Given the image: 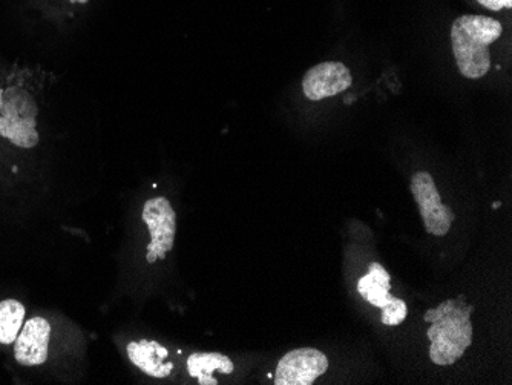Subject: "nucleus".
Returning <instances> with one entry per match:
<instances>
[{
    "mask_svg": "<svg viewBox=\"0 0 512 385\" xmlns=\"http://www.w3.org/2000/svg\"><path fill=\"white\" fill-rule=\"evenodd\" d=\"M499 20L480 14L457 17L451 27V45L460 74L482 79L491 70L490 47L502 36Z\"/></svg>",
    "mask_w": 512,
    "mask_h": 385,
    "instance_id": "f257e3e1",
    "label": "nucleus"
},
{
    "mask_svg": "<svg viewBox=\"0 0 512 385\" xmlns=\"http://www.w3.org/2000/svg\"><path fill=\"white\" fill-rule=\"evenodd\" d=\"M473 307L462 300H448L437 309L425 313L431 323L427 335L430 339V358L437 366H451L462 358L473 343Z\"/></svg>",
    "mask_w": 512,
    "mask_h": 385,
    "instance_id": "f03ea898",
    "label": "nucleus"
},
{
    "mask_svg": "<svg viewBox=\"0 0 512 385\" xmlns=\"http://www.w3.org/2000/svg\"><path fill=\"white\" fill-rule=\"evenodd\" d=\"M97 0H11L13 13L36 27L62 31L89 14Z\"/></svg>",
    "mask_w": 512,
    "mask_h": 385,
    "instance_id": "7ed1b4c3",
    "label": "nucleus"
},
{
    "mask_svg": "<svg viewBox=\"0 0 512 385\" xmlns=\"http://www.w3.org/2000/svg\"><path fill=\"white\" fill-rule=\"evenodd\" d=\"M143 221L151 235L146 260L152 264L157 260H163L172 251L177 234V215L168 198H151L146 201L143 208Z\"/></svg>",
    "mask_w": 512,
    "mask_h": 385,
    "instance_id": "20e7f679",
    "label": "nucleus"
},
{
    "mask_svg": "<svg viewBox=\"0 0 512 385\" xmlns=\"http://www.w3.org/2000/svg\"><path fill=\"white\" fill-rule=\"evenodd\" d=\"M411 192L419 206L428 234L436 237L447 235L456 215L442 203L433 177L428 172H416L411 178Z\"/></svg>",
    "mask_w": 512,
    "mask_h": 385,
    "instance_id": "39448f33",
    "label": "nucleus"
},
{
    "mask_svg": "<svg viewBox=\"0 0 512 385\" xmlns=\"http://www.w3.org/2000/svg\"><path fill=\"white\" fill-rule=\"evenodd\" d=\"M329 369V359L321 350H292L278 362L275 373L276 385H312Z\"/></svg>",
    "mask_w": 512,
    "mask_h": 385,
    "instance_id": "423d86ee",
    "label": "nucleus"
},
{
    "mask_svg": "<svg viewBox=\"0 0 512 385\" xmlns=\"http://www.w3.org/2000/svg\"><path fill=\"white\" fill-rule=\"evenodd\" d=\"M353 83V76L342 62H322L307 71L302 79V91L312 102L344 93Z\"/></svg>",
    "mask_w": 512,
    "mask_h": 385,
    "instance_id": "0eeeda50",
    "label": "nucleus"
},
{
    "mask_svg": "<svg viewBox=\"0 0 512 385\" xmlns=\"http://www.w3.org/2000/svg\"><path fill=\"white\" fill-rule=\"evenodd\" d=\"M51 326L45 318H31L14 341V356L20 366H40L48 359Z\"/></svg>",
    "mask_w": 512,
    "mask_h": 385,
    "instance_id": "6e6552de",
    "label": "nucleus"
},
{
    "mask_svg": "<svg viewBox=\"0 0 512 385\" xmlns=\"http://www.w3.org/2000/svg\"><path fill=\"white\" fill-rule=\"evenodd\" d=\"M126 350L132 364L152 378H166L174 370V364L166 362L169 356L168 349L155 341H148V339L134 341L129 343Z\"/></svg>",
    "mask_w": 512,
    "mask_h": 385,
    "instance_id": "1a4fd4ad",
    "label": "nucleus"
},
{
    "mask_svg": "<svg viewBox=\"0 0 512 385\" xmlns=\"http://www.w3.org/2000/svg\"><path fill=\"white\" fill-rule=\"evenodd\" d=\"M234 362L230 361L229 356L221 353H194L188 359V372L192 378L198 379L201 385L218 384L214 378V372L230 375L234 373Z\"/></svg>",
    "mask_w": 512,
    "mask_h": 385,
    "instance_id": "9d476101",
    "label": "nucleus"
},
{
    "mask_svg": "<svg viewBox=\"0 0 512 385\" xmlns=\"http://www.w3.org/2000/svg\"><path fill=\"white\" fill-rule=\"evenodd\" d=\"M391 278L384 266L379 263H371L368 267V274L358 281V292L365 301L371 306H387L393 301L394 297L390 295Z\"/></svg>",
    "mask_w": 512,
    "mask_h": 385,
    "instance_id": "9b49d317",
    "label": "nucleus"
},
{
    "mask_svg": "<svg viewBox=\"0 0 512 385\" xmlns=\"http://www.w3.org/2000/svg\"><path fill=\"white\" fill-rule=\"evenodd\" d=\"M25 313V306L17 300L0 301V344L10 346L16 341L25 321Z\"/></svg>",
    "mask_w": 512,
    "mask_h": 385,
    "instance_id": "f8f14e48",
    "label": "nucleus"
},
{
    "mask_svg": "<svg viewBox=\"0 0 512 385\" xmlns=\"http://www.w3.org/2000/svg\"><path fill=\"white\" fill-rule=\"evenodd\" d=\"M407 315V304H405L404 301L399 300V298H393L391 303L382 307V324L391 327L399 326V324L404 323Z\"/></svg>",
    "mask_w": 512,
    "mask_h": 385,
    "instance_id": "ddd939ff",
    "label": "nucleus"
},
{
    "mask_svg": "<svg viewBox=\"0 0 512 385\" xmlns=\"http://www.w3.org/2000/svg\"><path fill=\"white\" fill-rule=\"evenodd\" d=\"M477 2L490 11L509 10L512 7V0H477Z\"/></svg>",
    "mask_w": 512,
    "mask_h": 385,
    "instance_id": "4468645a",
    "label": "nucleus"
}]
</instances>
